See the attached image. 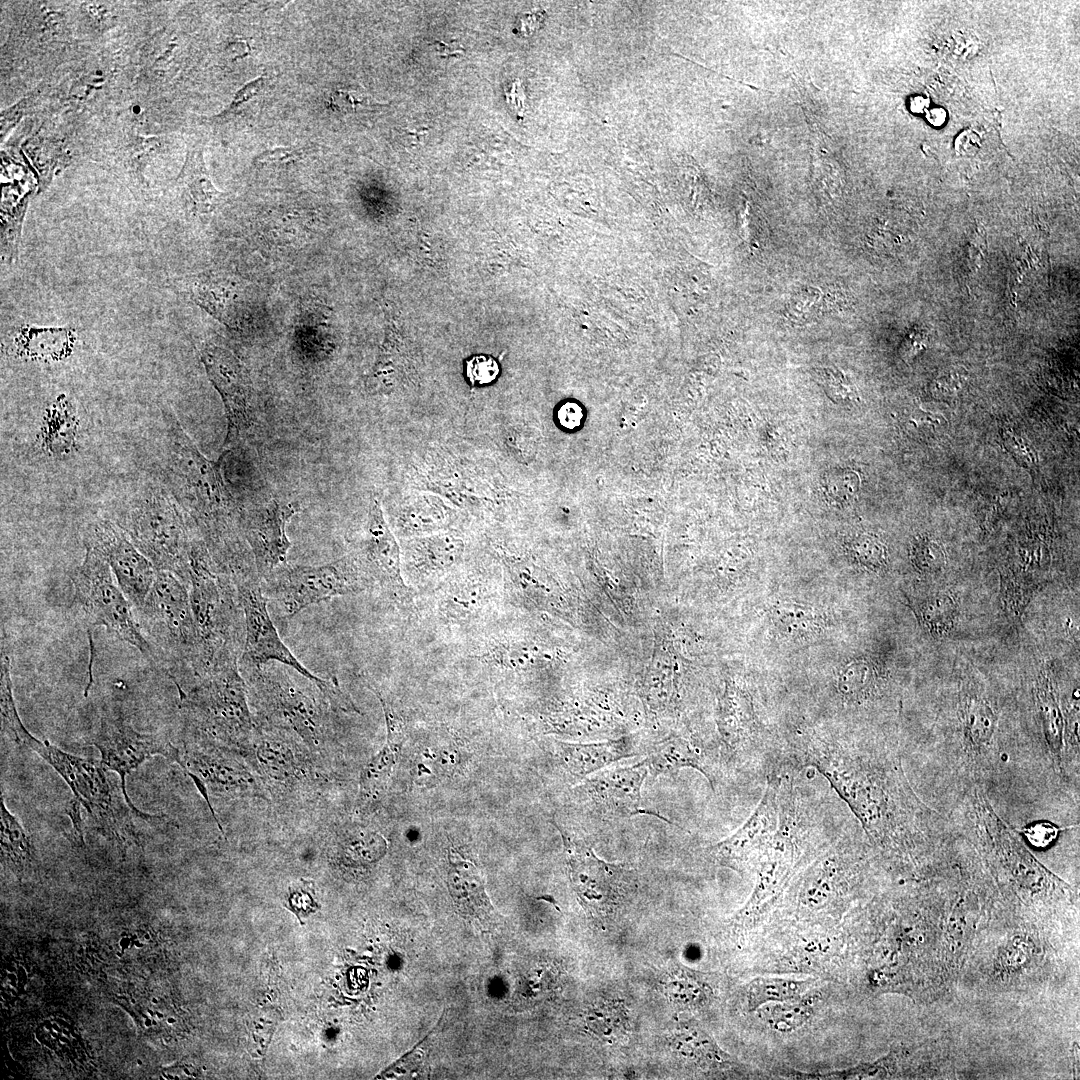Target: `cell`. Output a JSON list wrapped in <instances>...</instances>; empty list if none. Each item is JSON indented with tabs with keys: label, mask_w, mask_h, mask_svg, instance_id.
<instances>
[{
	"label": "cell",
	"mask_w": 1080,
	"mask_h": 1080,
	"mask_svg": "<svg viewBox=\"0 0 1080 1080\" xmlns=\"http://www.w3.org/2000/svg\"><path fill=\"white\" fill-rule=\"evenodd\" d=\"M201 361L224 405L227 429L223 451L231 452L255 420L251 384L239 360L223 347L206 345L201 351Z\"/></svg>",
	"instance_id": "15"
},
{
	"label": "cell",
	"mask_w": 1080,
	"mask_h": 1080,
	"mask_svg": "<svg viewBox=\"0 0 1080 1080\" xmlns=\"http://www.w3.org/2000/svg\"><path fill=\"white\" fill-rule=\"evenodd\" d=\"M457 764L455 745L448 741L436 742L417 754L413 767L414 781L423 786L438 784L454 772Z\"/></svg>",
	"instance_id": "30"
},
{
	"label": "cell",
	"mask_w": 1080,
	"mask_h": 1080,
	"mask_svg": "<svg viewBox=\"0 0 1080 1080\" xmlns=\"http://www.w3.org/2000/svg\"><path fill=\"white\" fill-rule=\"evenodd\" d=\"M265 84H266L265 77H258L256 79L248 82L247 84H245L243 87H241L236 92V94L232 98L230 104L226 107L225 110H223L217 116L218 117H224V116L234 112L240 106H242L244 103H246L250 99L257 96L260 93V91L265 87Z\"/></svg>",
	"instance_id": "48"
},
{
	"label": "cell",
	"mask_w": 1080,
	"mask_h": 1080,
	"mask_svg": "<svg viewBox=\"0 0 1080 1080\" xmlns=\"http://www.w3.org/2000/svg\"><path fill=\"white\" fill-rule=\"evenodd\" d=\"M77 414L71 400L59 395L49 406L41 427L42 447L54 457L67 456L75 446Z\"/></svg>",
	"instance_id": "28"
},
{
	"label": "cell",
	"mask_w": 1080,
	"mask_h": 1080,
	"mask_svg": "<svg viewBox=\"0 0 1080 1080\" xmlns=\"http://www.w3.org/2000/svg\"><path fill=\"white\" fill-rule=\"evenodd\" d=\"M303 150L300 147H275L259 153L253 160L255 166L269 164L288 163L300 158Z\"/></svg>",
	"instance_id": "47"
},
{
	"label": "cell",
	"mask_w": 1080,
	"mask_h": 1080,
	"mask_svg": "<svg viewBox=\"0 0 1080 1080\" xmlns=\"http://www.w3.org/2000/svg\"><path fill=\"white\" fill-rule=\"evenodd\" d=\"M833 693L842 708L859 710L870 708L883 700L887 688L873 666L865 661H857L839 671L833 684Z\"/></svg>",
	"instance_id": "25"
},
{
	"label": "cell",
	"mask_w": 1080,
	"mask_h": 1080,
	"mask_svg": "<svg viewBox=\"0 0 1080 1080\" xmlns=\"http://www.w3.org/2000/svg\"><path fill=\"white\" fill-rule=\"evenodd\" d=\"M188 198L191 209L201 215L211 214L227 199L228 194L214 185L205 165L203 150L191 147L176 178Z\"/></svg>",
	"instance_id": "26"
},
{
	"label": "cell",
	"mask_w": 1080,
	"mask_h": 1080,
	"mask_svg": "<svg viewBox=\"0 0 1080 1080\" xmlns=\"http://www.w3.org/2000/svg\"><path fill=\"white\" fill-rule=\"evenodd\" d=\"M463 550V541L453 534L415 537L405 544L407 571L420 582L437 578L455 566Z\"/></svg>",
	"instance_id": "21"
},
{
	"label": "cell",
	"mask_w": 1080,
	"mask_h": 1080,
	"mask_svg": "<svg viewBox=\"0 0 1080 1080\" xmlns=\"http://www.w3.org/2000/svg\"><path fill=\"white\" fill-rule=\"evenodd\" d=\"M177 690L179 708L206 736L227 742L254 728L239 662L212 670L195 679L188 689Z\"/></svg>",
	"instance_id": "8"
},
{
	"label": "cell",
	"mask_w": 1080,
	"mask_h": 1080,
	"mask_svg": "<svg viewBox=\"0 0 1080 1080\" xmlns=\"http://www.w3.org/2000/svg\"><path fill=\"white\" fill-rule=\"evenodd\" d=\"M224 455L205 457L175 413L161 409L156 438V479L188 514L214 562L224 572L244 557L243 515L223 476Z\"/></svg>",
	"instance_id": "2"
},
{
	"label": "cell",
	"mask_w": 1080,
	"mask_h": 1080,
	"mask_svg": "<svg viewBox=\"0 0 1080 1080\" xmlns=\"http://www.w3.org/2000/svg\"><path fill=\"white\" fill-rule=\"evenodd\" d=\"M0 837L2 858L16 871H22L32 859V842L18 818L6 807L3 796H1Z\"/></svg>",
	"instance_id": "31"
},
{
	"label": "cell",
	"mask_w": 1080,
	"mask_h": 1080,
	"mask_svg": "<svg viewBox=\"0 0 1080 1080\" xmlns=\"http://www.w3.org/2000/svg\"><path fill=\"white\" fill-rule=\"evenodd\" d=\"M852 556L863 566L877 570L886 563V548L874 535H857L848 544Z\"/></svg>",
	"instance_id": "40"
},
{
	"label": "cell",
	"mask_w": 1080,
	"mask_h": 1080,
	"mask_svg": "<svg viewBox=\"0 0 1080 1080\" xmlns=\"http://www.w3.org/2000/svg\"><path fill=\"white\" fill-rule=\"evenodd\" d=\"M385 849V840L376 833L356 835L347 845V851L351 856L367 862L378 859L384 854Z\"/></svg>",
	"instance_id": "44"
},
{
	"label": "cell",
	"mask_w": 1080,
	"mask_h": 1080,
	"mask_svg": "<svg viewBox=\"0 0 1080 1080\" xmlns=\"http://www.w3.org/2000/svg\"><path fill=\"white\" fill-rule=\"evenodd\" d=\"M506 99L510 107L522 117L525 112V94L519 80L512 83L510 89L506 92Z\"/></svg>",
	"instance_id": "53"
},
{
	"label": "cell",
	"mask_w": 1080,
	"mask_h": 1080,
	"mask_svg": "<svg viewBox=\"0 0 1080 1080\" xmlns=\"http://www.w3.org/2000/svg\"><path fill=\"white\" fill-rule=\"evenodd\" d=\"M557 758L574 778L584 779L621 759L638 755L626 739L598 743L557 742Z\"/></svg>",
	"instance_id": "23"
},
{
	"label": "cell",
	"mask_w": 1080,
	"mask_h": 1080,
	"mask_svg": "<svg viewBox=\"0 0 1080 1080\" xmlns=\"http://www.w3.org/2000/svg\"><path fill=\"white\" fill-rule=\"evenodd\" d=\"M770 1004L763 1005L757 1010H759L760 1018L772 1029L779 1032L787 1033L799 1028L813 1014L811 1001L801 997Z\"/></svg>",
	"instance_id": "33"
},
{
	"label": "cell",
	"mask_w": 1080,
	"mask_h": 1080,
	"mask_svg": "<svg viewBox=\"0 0 1080 1080\" xmlns=\"http://www.w3.org/2000/svg\"><path fill=\"white\" fill-rule=\"evenodd\" d=\"M953 613L954 605L951 599L938 597L923 607L922 616L928 626L942 630L951 622Z\"/></svg>",
	"instance_id": "45"
},
{
	"label": "cell",
	"mask_w": 1080,
	"mask_h": 1080,
	"mask_svg": "<svg viewBox=\"0 0 1080 1080\" xmlns=\"http://www.w3.org/2000/svg\"><path fill=\"white\" fill-rule=\"evenodd\" d=\"M1002 438L1006 449L1020 464L1031 467L1037 463L1036 453L1020 434L1016 433L1013 429H1004L1002 431Z\"/></svg>",
	"instance_id": "46"
},
{
	"label": "cell",
	"mask_w": 1080,
	"mask_h": 1080,
	"mask_svg": "<svg viewBox=\"0 0 1080 1080\" xmlns=\"http://www.w3.org/2000/svg\"><path fill=\"white\" fill-rule=\"evenodd\" d=\"M812 982L810 979L756 978L747 986V1006L749 1010H757L768 1003L783 1002L802 997Z\"/></svg>",
	"instance_id": "32"
},
{
	"label": "cell",
	"mask_w": 1080,
	"mask_h": 1080,
	"mask_svg": "<svg viewBox=\"0 0 1080 1080\" xmlns=\"http://www.w3.org/2000/svg\"><path fill=\"white\" fill-rule=\"evenodd\" d=\"M448 857V889L458 912L482 922L492 920L494 909L475 865L452 848Z\"/></svg>",
	"instance_id": "22"
},
{
	"label": "cell",
	"mask_w": 1080,
	"mask_h": 1080,
	"mask_svg": "<svg viewBox=\"0 0 1080 1080\" xmlns=\"http://www.w3.org/2000/svg\"><path fill=\"white\" fill-rule=\"evenodd\" d=\"M404 737L387 735L386 744L364 766L360 773V801L365 805L379 799L397 762Z\"/></svg>",
	"instance_id": "29"
},
{
	"label": "cell",
	"mask_w": 1080,
	"mask_h": 1080,
	"mask_svg": "<svg viewBox=\"0 0 1080 1080\" xmlns=\"http://www.w3.org/2000/svg\"><path fill=\"white\" fill-rule=\"evenodd\" d=\"M556 827L563 838L569 878L578 901L594 919H609L635 894V871L598 858L585 842Z\"/></svg>",
	"instance_id": "11"
},
{
	"label": "cell",
	"mask_w": 1080,
	"mask_h": 1080,
	"mask_svg": "<svg viewBox=\"0 0 1080 1080\" xmlns=\"http://www.w3.org/2000/svg\"><path fill=\"white\" fill-rule=\"evenodd\" d=\"M2 732L45 760L66 782L74 800L78 801L99 831L116 841L121 848L141 845L134 818L149 824L165 821L164 815L133 810L108 778L107 769L99 761L82 758L63 751L49 741L35 738L23 725L18 711L2 716Z\"/></svg>",
	"instance_id": "3"
},
{
	"label": "cell",
	"mask_w": 1080,
	"mask_h": 1080,
	"mask_svg": "<svg viewBox=\"0 0 1080 1080\" xmlns=\"http://www.w3.org/2000/svg\"><path fill=\"white\" fill-rule=\"evenodd\" d=\"M299 510L297 502L272 499L243 511L240 531L252 553L260 580L288 564L291 542L286 527Z\"/></svg>",
	"instance_id": "17"
},
{
	"label": "cell",
	"mask_w": 1080,
	"mask_h": 1080,
	"mask_svg": "<svg viewBox=\"0 0 1080 1080\" xmlns=\"http://www.w3.org/2000/svg\"><path fill=\"white\" fill-rule=\"evenodd\" d=\"M435 48L440 57H449L456 56L458 54H464V48L457 41H451L448 43L443 41H437L435 42Z\"/></svg>",
	"instance_id": "55"
},
{
	"label": "cell",
	"mask_w": 1080,
	"mask_h": 1080,
	"mask_svg": "<svg viewBox=\"0 0 1080 1080\" xmlns=\"http://www.w3.org/2000/svg\"><path fill=\"white\" fill-rule=\"evenodd\" d=\"M112 518L157 571L171 572L188 585L198 532L188 527L184 511L159 480L144 481L121 497Z\"/></svg>",
	"instance_id": "5"
},
{
	"label": "cell",
	"mask_w": 1080,
	"mask_h": 1080,
	"mask_svg": "<svg viewBox=\"0 0 1080 1080\" xmlns=\"http://www.w3.org/2000/svg\"><path fill=\"white\" fill-rule=\"evenodd\" d=\"M267 599L278 602L286 616L337 596L374 587L354 553L319 566L286 564L261 580Z\"/></svg>",
	"instance_id": "10"
},
{
	"label": "cell",
	"mask_w": 1080,
	"mask_h": 1080,
	"mask_svg": "<svg viewBox=\"0 0 1080 1080\" xmlns=\"http://www.w3.org/2000/svg\"><path fill=\"white\" fill-rule=\"evenodd\" d=\"M821 375L825 387L831 390L835 395H841L843 398H851L853 396L851 386L842 374L830 369H825Z\"/></svg>",
	"instance_id": "51"
},
{
	"label": "cell",
	"mask_w": 1080,
	"mask_h": 1080,
	"mask_svg": "<svg viewBox=\"0 0 1080 1080\" xmlns=\"http://www.w3.org/2000/svg\"><path fill=\"white\" fill-rule=\"evenodd\" d=\"M83 541L84 546L94 548L103 556L120 589L134 611H138L156 579L154 565L110 519L100 518L90 522Z\"/></svg>",
	"instance_id": "13"
},
{
	"label": "cell",
	"mask_w": 1080,
	"mask_h": 1080,
	"mask_svg": "<svg viewBox=\"0 0 1080 1080\" xmlns=\"http://www.w3.org/2000/svg\"><path fill=\"white\" fill-rule=\"evenodd\" d=\"M487 592V584L477 578L455 579L446 585L439 597V614L453 623L470 621L487 603Z\"/></svg>",
	"instance_id": "27"
},
{
	"label": "cell",
	"mask_w": 1080,
	"mask_h": 1080,
	"mask_svg": "<svg viewBox=\"0 0 1080 1080\" xmlns=\"http://www.w3.org/2000/svg\"><path fill=\"white\" fill-rule=\"evenodd\" d=\"M987 250L986 235L978 228L971 237L967 248V264L972 273L978 271Z\"/></svg>",
	"instance_id": "50"
},
{
	"label": "cell",
	"mask_w": 1080,
	"mask_h": 1080,
	"mask_svg": "<svg viewBox=\"0 0 1080 1080\" xmlns=\"http://www.w3.org/2000/svg\"><path fill=\"white\" fill-rule=\"evenodd\" d=\"M964 381V372L953 370L939 376L933 385V393L938 397H952L961 389Z\"/></svg>",
	"instance_id": "49"
},
{
	"label": "cell",
	"mask_w": 1080,
	"mask_h": 1080,
	"mask_svg": "<svg viewBox=\"0 0 1080 1080\" xmlns=\"http://www.w3.org/2000/svg\"><path fill=\"white\" fill-rule=\"evenodd\" d=\"M139 626L161 668L176 687L199 668V638L191 609L188 585L175 574L157 571L143 604L135 612Z\"/></svg>",
	"instance_id": "6"
},
{
	"label": "cell",
	"mask_w": 1080,
	"mask_h": 1080,
	"mask_svg": "<svg viewBox=\"0 0 1080 1080\" xmlns=\"http://www.w3.org/2000/svg\"><path fill=\"white\" fill-rule=\"evenodd\" d=\"M448 515L437 505L410 506L401 510L395 521L405 535L425 534L446 526Z\"/></svg>",
	"instance_id": "35"
},
{
	"label": "cell",
	"mask_w": 1080,
	"mask_h": 1080,
	"mask_svg": "<svg viewBox=\"0 0 1080 1080\" xmlns=\"http://www.w3.org/2000/svg\"><path fill=\"white\" fill-rule=\"evenodd\" d=\"M677 1042L681 1053L699 1064L722 1067L731 1063L730 1056L697 1027H685L679 1033Z\"/></svg>",
	"instance_id": "34"
},
{
	"label": "cell",
	"mask_w": 1080,
	"mask_h": 1080,
	"mask_svg": "<svg viewBox=\"0 0 1080 1080\" xmlns=\"http://www.w3.org/2000/svg\"><path fill=\"white\" fill-rule=\"evenodd\" d=\"M499 374V363L490 355L477 354L465 361V376L473 387L492 384Z\"/></svg>",
	"instance_id": "42"
},
{
	"label": "cell",
	"mask_w": 1080,
	"mask_h": 1080,
	"mask_svg": "<svg viewBox=\"0 0 1080 1080\" xmlns=\"http://www.w3.org/2000/svg\"><path fill=\"white\" fill-rule=\"evenodd\" d=\"M649 774L646 763L602 769L583 779L575 792L584 808L601 819L629 818L643 812L641 790Z\"/></svg>",
	"instance_id": "16"
},
{
	"label": "cell",
	"mask_w": 1080,
	"mask_h": 1080,
	"mask_svg": "<svg viewBox=\"0 0 1080 1080\" xmlns=\"http://www.w3.org/2000/svg\"><path fill=\"white\" fill-rule=\"evenodd\" d=\"M914 565L922 572L939 571L946 562L942 546L929 537L917 538L911 551Z\"/></svg>",
	"instance_id": "41"
},
{
	"label": "cell",
	"mask_w": 1080,
	"mask_h": 1080,
	"mask_svg": "<svg viewBox=\"0 0 1080 1080\" xmlns=\"http://www.w3.org/2000/svg\"><path fill=\"white\" fill-rule=\"evenodd\" d=\"M374 583L392 600L406 602L410 593L401 572L398 543L376 498H371L365 538L354 553Z\"/></svg>",
	"instance_id": "18"
},
{
	"label": "cell",
	"mask_w": 1080,
	"mask_h": 1080,
	"mask_svg": "<svg viewBox=\"0 0 1080 1080\" xmlns=\"http://www.w3.org/2000/svg\"><path fill=\"white\" fill-rule=\"evenodd\" d=\"M557 416L562 426L573 428L581 419V411L574 403H566L560 407Z\"/></svg>",
	"instance_id": "54"
},
{
	"label": "cell",
	"mask_w": 1080,
	"mask_h": 1080,
	"mask_svg": "<svg viewBox=\"0 0 1080 1080\" xmlns=\"http://www.w3.org/2000/svg\"><path fill=\"white\" fill-rule=\"evenodd\" d=\"M174 286L227 327L236 324L238 282L223 272H202L174 281Z\"/></svg>",
	"instance_id": "20"
},
{
	"label": "cell",
	"mask_w": 1080,
	"mask_h": 1080,
	"mask_svg": "<svg viewBox=\"0 0 1080 1080\" xmlns=\"http://www.w3.org/2000/svg\"><path fill=\"white\" fill-rule=\"evenodd\" d=\"M188 590L199 638L196 678L239 662L245 640L244 614L236 586L214 562L200 535L190 552Z\"/></svg>",
	"instance_id": "4"
},
{
	"label": "cell",
	"mask_w": 1080,
	"mask_h": 1080,
	"mask_svg": "<svg viewBox=\"0 0 1080 1080\" xmlns=\"http://www.w3.org/2000/svg\"><path fill=\"white\" fill-rule=\"evenodd\" d=\"M774 621L777 627L793 638L811 637L820 628L819 615L809 607L797 604H783L775 609Z\"/></svg>",
	"instance_id": "36"
},
{
	"label": "cell",
	"mask_w": 1080,
	"mask_h": 1080,
	"mask_svg": "<svg viewBox=\"0 0 1080 1080\" xmlns=\"http://www.w3.org/2000/svg\"><path fill=\"white\" fill-rule=\"evenodd\" d=\"M859 486L858 474L849 469L833 470L823 479L824 494L835 505L849 504L856 496Z\"/></svg>",
	"instance_id": "38"
},
{
	"label": "cell",
	"mask_w": 1080,
	"mask_h": 1080,
	"mask_svg": "<svg viewBox=\"0 0 1080 1080\" xmlns=\"http://www.w3.org/2000/svg\"><path fill=\"white\" fill-rule=\"evenodd\" d=\"M927 343V335L920 330H914L910 332L904 339L901 345V356L905 360L912 359L921 350H923Z\"/></svg>",
	"instance_id": "52"
},
{
	"label": "cell",
	"mask_w": 1080,
	"mask_h": 1080,
	"mask_svg": "<svg viewBox=\"0 0 1080 1080\" xmlns=\"http://www.w3.org/2000/svg\"><path fill=\"white\" fill-rule=\"evenodd\" d=\"M824 306L820 289L803 286L792 293L786 304V315L795 324H806L817 318Z\"/></svg>",
	"instance_id": "37"
},
{
	"label": "cell",
	"mask_w": 1080,
	"mask_h": 1080,
	"mask_svg": "<svg viewBox=\"0 0 1080 1080\" xmlns=\"http://www.w3.org/2000/svg\"><path fill=\"white\" fill-rule=\"evenodd\" d=\"M777 781V774L769 775L758 804L744 823L706 849L714 862L737 871L758 867L778 826Z\"/></svg>",
	"instance_id": "14"
},
{
	"label": "cell",
	"mask_w": 1080,
	"mask_h": 1080,
	"mask_svg": "<svg viewBox=\"0 0 1080 1080\" xmlns=\"http://www.w3.org/2000/svg\"><path fill=\"white\" fill-rule=\"evenodd\" d=\"M85 549L82 563L71 574L77 606L91 626L105 627L155 666L154 651L131 603L115 584L110 566L97 550L88 546Z\"/></svg>",
	"instance_id": "9"
},
{
	"label": "cell",
	"mask_w": 1080,
	"mask_h": 1080,
	"mask_svg": "<svg viewBox=\"0 0 1080 1080\" xmlns=\"http://www.w3.org/2000/svg\"><path fill=\"white\" fill-rule=\"evenodd\" d=\"M12 341L13 353L22 359L54 362L67 358L73 351L76 334L68 327L22 326Z\"/></svg>",
	"instance_id": "24"
},
{
	"label": "cell",
	"mask_w": 1080,
	"mask_h": 1080,
	"mask_svg": "<svg viewBox=\"0 0 1080 1080\" xmlns=\"http://www.w3.org/2000/svg\"><path fill=\"white\" fill-rule=\"evenodd\" d=\"M644 762L653 777L673 776L683 768L700 772L714 793L726 780H735L720 743L673 737L656 744Z\"/></svg>",
	"instance_id": "19"
},
{
	"label": "cell",
	"mask_w": 1080,
	"mask_h": 1080,
	"mask_svg": "<svg viewBox=\"0 0 1080 1080\" xmlns=\"http://www.w3.org/2000/svg\"><path fill=\"white\" fill-rule=\"evenodd\" d=\"M330 103L334 110L344 114L356 113L360 110L374 109L377 106L385 105L376 101L365 89L359 86L335 89L330 95Z\"/></svg>",
	"instance_id": "39"
},
{
	"label": "cell",
	"mask_w": 1080,
	"mask_h": 1080,
	"mask_svg": "<svg viewBox=\"0 0 1080 1080\" xmlns=\"http://www.w3.org/2000/svg\"><path fill=\"white\" fill-rule=\"evenodd\" d=\"M785 742L787 761L827 780L878 857L903 869L952 858L959 834L916 793L895 739L805 726L785 733Z\"/></svg>",
	"instance_id": "1"
},
{
	"label": "cell",
	"mask_w": 1080,
	"mask_h": 1080,
	"mask_svg": "<svg viewBox=\"0 0 1080 1080\" xmlns=\"http://www.w3.org/2000/svg\"><path fill=\"white\" fill-rule=\"evenodd\" d=\"M230 576L236 586L245 621V640L239 666L244 670L259 668L270 662L281 663L312 681L334 708L347 713H360L336 679H323L313 674L282 641L269 616L268 599L255 565L237 570Z\"/></svg>",
	"instance_id": "7"
},
{
	"label": "cell",
	"mask_w": 1080,
	"mask_h": 1080,
	"mask_svg": "<svg viewBox=\"0 0 1080 1080\" xmlns=\"http://www.w3.org/2000/svg\"><path fill=\"white\" fill-rule=\"evenodd\" d=\"M92 744L100 752L102 765L119 774L123 796L135 811L139 809L134 806L127 793V776L155 755L166 757L179 765L182 762L180 750L163 734L136 731L115 708L107 710L101 716Z\"/></svg>",
	"instance_id": "12"
},
{
	"label": "cell",
	"mask_w": 1080,
	"mask_h": 1080,
	"mask_svg": "<svg viewBox=\"0 0 1080 1080\" xmlns=\"http://www.w3.org/2000/svg\"><path fill=\"white\" fill-rule=\"evenodd\" d=\"M1016 830L1033 847L1045 849L1058 839L1062 831L1070 830V828L1061 827L1052 821L1041 819L1027 823L1019 830Z\"/></svg>",
	"instance_id": "43"
}]
</instances>
